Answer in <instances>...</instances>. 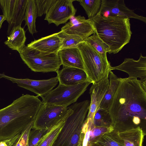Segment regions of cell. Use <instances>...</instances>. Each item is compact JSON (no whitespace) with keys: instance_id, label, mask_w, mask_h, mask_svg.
<instances>
[{"instance_id":"6da1fadb","label":"cell","mask_w":146,"mask_h":146,"mask_svg":"<svg viewBox=\"0 0 146 146\" xmlns=\"http://www.w3.org/2000/svg\"><path fill=\"white\" fill-rule=\"evenodd\" d=\"M108 109L114 129L138 125L146 119V84L137 78H119Z\"/></svg>"},{"instance_id":"7a4b0ae2","label":"cell","mask_w":146,"mask_h":146,"mask_svg":"<svg viewBox=\"0 0 146 146\" xmlns=\"http://www.w3.org/2000/svg\"><path fill=\"white\" fill-rule=\"evenodd\" d=\"M38 96L23 94L0 109V142L21 134L34 122L42 103Z\"/></svg>"},{"instance_id":"3957f363","label":"cell","mask_w":146,"mask_h":146,"mask_svg":"<svg viewBox=\"0 0 146 146\" xmlns=\"http://www.w3.org/2000/svg\"><path fill=\"white\" fill-rule=\"evenodd\" d=\"M88 19L99 37L108 46L109 53H117L129 42L132 33L129 19L120 16L104 17L97 14Z\"/></svg>"},{"instance_id":"277c9868","label":"cell","mask_w":146,"mask_h":146,"mask_svg":"<svg viewBox=\"0 0 146 146\" xmlns=\"http://www.w3.org/2000/svg\"><path fill=\"white\" fill-rule=\"evenodd\" d=\"M90 101L86 100L69 107L73 110L52 146H82L83 127L88 113Z\"/></svg>"},{"instance_id":"5b68a950","label":"cell","mask_w":146,"mask_h":146,"mask_svg":"<svg viewBox=\"0 0 146 146\" xmlns=\"http://www.w3.org/2000/svg\"><path fill=\"white\" fill-rule=\"evenodd\" d=\"M77 47L82 56L88 79L92 83L99 81L111 71L107 57L103 56L91 46L84 41Z\"/></svg>"},{"instance_id":"8992f818","label":"cell","mask_w":146,"mask_h":146,"mask_svg":"<svg viewBox=\"0 0 146 146\" xmlns=\"http://www.w3.org/2000/svg\"><path fill=\"white\" fill-rule=\"evenodd\" d=\"M18 51L24 63L35 72H57L62 65L58 54L41 51L25 45Z\"/></svg>"},{"instance_id":"52a82bcc","label":"cell","mask_w":146,"mask_h":146,"mask_svg":"<svg viewBox=\"0 0 146 146\" xmlns=\"http://www.w3.org/2000/svg\"><path fill=\"white\" fill-rule=\"evenodd\" d=\"M91 83L88 80L73 86L59 83L56 88L40 96L42 99V102L67 107L76 102Z\"/></svg>"},{"instance_id":"ba28073f","label":"cell","mask_w":146,"mask_h":146,"mask_svg":"<svg viewBox=\"0 0 146 146\" xmlns=\"http://www.w3.org/2000/svg\"><path fill=\"white\" fill-rule=\"evenodd\" d=\"M68 111V107L42 103L32 129H49L64 116Z\"/></svg>"},{"instance_id":"9c48e42d","label":"cell","mask_w":146,"mask_h":146,"mask_svg":"<svg viewBox=\"0 0 146 146\" xmlns=\"http://www.w3.org/2000/svg\"><path fill=\"white\" fill-rule=\"evenodd\" d=\"M73 0H55L46 13L44 20L49 24H54L57 26L66 23L74 16L77 10L73 4Z\"/></svg>"},{"instance_id":"30bf717a","label":"cell","mask_w":146,"mask_h":146,"mask_svg":"<svg viewBox=\"0 0 146 146\" xmlns=\"http://www.w3.org/2000/svg\"><path fill=\"white\" fill-rule=\"evenodd\" d=\"M4 78L17 84L19 86L30 91L39 96L44 95L52 90L59 82L57 76L49 79L33 80L17 78L0 73V78Z\"/></svg>"},{"instance_id":"8fae6325","label":"cell","mask_w":146,"mask_h":146,"mask_svg":"<svg viewBox=\"0 0 146 146\" xmlns=\"http://www.w3.org/2000/svg\"><path fill=\"white\" fill-rule=\"evenodd\" d=\"M98 14L104 17L120 16L129 19L134 18L146 23V18L135 13L127 7L123 0H102Z\"/></svg>"},{"instance_id":"7c38bea8","label":"cell","mask_w":146,"mask_h":146,"mask_svg":"<svg viewBox=\"0 0 146 146\" xmlns=\"http://www.w3.org/2000/svg\"><path fill=\"white\" fill-rule=\"evenodd\" d=\"M117 70L127 73L128 78L135 79L139 78L143 83L146 84V57L141 53L137 60L133 58H126L119 66H111L110 70Z\"/></svg>"},{"instance_id":"4fadbf2b","label":"cell","mask_w":146,"mask_h":146,"mask_svg":"<svg viewBox=\"0 0 146 146\" xmlns=\"http://www.w3.org/2000/svg\"><path fill=\"white\" fill-rule=\"evenodd\" d=\"M109 73L99 81L92 83L90 89L91 101L86 119H90L93 122L95 115L109 88Z\"/></svg>"},{"instance_id":"5bb4252c","label":"cell","mask_w":146,"mask_h":146,"mask_svg":"<svg viewBox=\"0 0 146 146\" xmlns=\"http://www.w3.org/2000/svg\"><path fill=\"white\" fill-rule=\"evenodd\" d=\"M61 30L67 34L79 36L84 40L94 33V28L90 19L79 15L72 17Z\"/></svg>"},{"instance_id":"9a60e30c","label":"cell","mask_w":146,"mask_h":146,"mask_svg":"<svg viewBox=\"0 0 146 146\" xmlns=\"http://www.w3.org/2000/svg\"><path fill=\"white\" fill-rule=\"evenodd\" d=\"M59 83L67 86H73L88 80L84 70L70 67H64L57 72Z\"/></svg>"},{"instance_id":"2e32d148","label":"cell","mask_w":146,"mask_h":146,"mask_svg":"<svg viewBox=\"0 0 146 146\" xmlns=\"http://www.w3.org/2000/svg\"><path fill=\"white\" fill-rule=\"evenodd\" d=\"M62 43V39L56 33L35 40L27 46L41 51L58 54L60 49Z\"/></svg>"},{"instance_id":"e0dca14e","label":"cell","mask_w":146,"mask_h":146,"mask_svg":"<svg viewBox=\"0 0 146 146\" xmlns=\"http://www.w3.org/2000/svg\"><path fill=\"white\" fill-rule=\"evenodd\" d=\"M64 67H70L84 70L82 56L77 48L60 49L58 53Z\"/></svg>"},{"instance_id":"ac0fdd59","label":"cell","mask_w":146,"mask_h":146,"mask_svg":"<svg viewBox=\"0 0 146 146\" xmlns=\"http://www.w3.org/2000/svg\"><path fill=\"white\" fill-rule=\"evenodd\" d=\"M66 114L54 124L48 130L35 146H52L69 116L72 113V110L68 107Z\"/></svg>"},{"instance_id":"d6986e66","label":"cell","mask_w":146,"mask_h":146,"mask_svg":"<svg viewBox=\"0 0 146 146\" xmlns=\"http://www.w3.org/2000/svg\"><path fill=\"white\" fill-rule=\"evenodd\" d=\"M119 133L124 146H143L145 133L140 126L119 131Z\"/></svg>"},{"instance_id":"ffe728a7","label":"cell","mask_w":146,"mask_h":146,"mask_svg":"<svg viewBox=\"0 0 146 146\" xmlns=\"http://www.w3.org/2000/svg\"><path fill=\"white\" fill-rule=\"evenodd\" d=\"M4 44L12 50L17 51L24 45L26 37L25 32L21 26L15 28Z\"/></svg>"},{"instance_id":"44dd1931","label":"cell","mask_w":146,"mask_h":146,"mask_svg":"<svg viewBox=\"0 0 146 146\" xmlns=\"http://www.w3.org/2000/svg\"><path fill=\"white\" fill-rule=\"evenodd\" d=\"M28 0H17V4L13 17L9 23L7 35H9L15 27H21L24 16Z\"/></svg>"},{"instance_id":"7402d4cb","label":"cell","mask_w":146,"mask_h":146,"mask_svg":"<svg viewBox=\"0 0 146 146\" xmlns=\"http://www.w3.org/2000/svg\"><path fill=\"white\" fill-rule=\"evenodd\" d=\"M109 85L108 89L103 98L100 108L108 110L119 84V78L111 71L109 74Z\"/></svg>"},{"instance_id":"603a6c76","label":"cell","mask_w":146,"mask_h":146,"mask_svg":"<svg viewBox=\"0 0 146 146\" xmlns=\"http://www.w3.org/2000/svg\"><path fill=\"white\" fill-rule=\"evenodd\" d=\"M37 10L35 0H28L24 16L25 25L32 35L36 33L35 25L36 20L37 17Z\"/></svg>"},{"instance_id":"cb8c5ba5","label":"cell","mask_w":146,"mask_h":146,"mask_svg":"<svg viewBox=\"0 0 146 146\" xmlns=\"http://www.w3.org/2000/svg\"><path fill=\"white\" fill-rule=\"evenodd\" d=\"M117 129L104 134L95 143L101 146H124L123 141Z\"/></svg>"},{"instance_id":"d4e9b609","label":"cell","mask_w":146,"mask_h":146,"mask_svg":"<svg viewBox=\"0 0 146 146\" xmlns=\"http://www.w3.org/2000/svg\"><path fill=\"white\" fill-rule=\"evenodd\" d=\"M84 41L94 47L103 56L107 57L106 54L109 52V47L99 37L95 30L94 33Z\"/></svg>"},{"instance_id":"484cf974","label":"cell","mask_w":146,"mask_h":146,"mask_svg":"<svg viewBox=\"0 0 146 146\" xmlns=\"http://www.w3.org/2000/svg\"><path fill=\"white\" fill-rule=\"evenodd\" d=\"M58 36L62 39L61 49L77 48L78 45L84 40L79 36L67 34L62 31L57 33Z\"/></svg>"},{"instance_id":"4316f807","label":"cell","mask_w":146,"mask_h":146,"mask_svg":"<svg viewBox=\"0 0 146 146\" xmlns=\"http://www.w3.org/2000/svg\"><path fill=\"white\" fill-rule=\"evenodd\" d=\"M80 5L84 9L88 19L94 17L98 13L101 6L102 0H79Z\"/></svg>"},{"instance_id":"83f0119b","label":"cell","mask_w":146,"mask_h":146,"mask_svg":"<svg viewBox=\"0 0 146 146\" xmlns=\"http://www.w3.org/2000/svg\"><path fill=\"white\" fill-rule=\"evenodd\" d=\"M93 123L96 126L109 127L112 125L108 110L99 108L95 115Z\"/></svg>"},{"instance_id":"f1b7e54d","label":"cell","mask_w":146,"mask_h":146,"mask_svg":"<svg viewBox=\"0 0 146 146\" xmlns=\"http://www.w3.org/2000/svg\"><path fill=\"white\" fill-rule=\"evenodd\" d=\"M114 129L112 125L109 127L96 126L92 123L87 145L90 144L95 143L104 134Z\"/></svg>"},{"instance_id":"f546056e","label":"cell","mask_w":146,"mask_h":146,"mask_svg":"<svg viewBox=\"0 0 146 146\" xmlns=\"http://www.w3.org/2000/svg\"><path fill=\"white\" fill-rule=\"evenodd\" d=\"M17 4V0H0V7L9 23L12 19Z\"/></svg>"},{"instance_id":"4dcf8cb0","label":"cell","mask_w":146,"mask_h":146,"mask_svg":"<svg viewBox=\"0 0 146 146\" xmlns=\"http://www.w3.org/2000/svg\"><path fill=\"white\" fill-rule=\"evenodd\" d=\"M49 129H32L29 136L28 146H35Z\"/></svg>"},{"instance_id":"1f68e13d","label":"cell","mask_w":146,"mask_h":146,"mask_svg":"<svg viewBox=\"0 0 146 146\" xmlns=\"http://www.w3.org/2000/svg\"><path fill=\"white\" fill-rule=\"evenodd\" d=\"M55 0H35L37 16L46 14Z\"/></svg>"},{"instance_id":"d6a6232c","label":"cell","mask_w":146,"mask_h":146,"mask_svg":"<svg viewBox=\"0 0 146 146\" xmlns=\"http://www.w3.org/2000/svg\"><path fill=\"white\" fill-rule=\"evenodd\" d=\"M34 122L31 123L20 134L17 141L14 146H28L29 136L32 129Z\"/></svg>"},{"instance_id":"836d02e7","label":"cell","mask_w":146,"mask_h":146,"mask_svg":"<svg viewBox=\"0 0 146 146\" xmlns=\"http://www.w3.org/2000/svg\"><path fill=\"white\" fill-rule=\"evenodd\" d=\"M20 134L9 139L0 142V146H14L17 141Z\"/></svg>"},{"instance_id":"e575fe53","label":"cell","mask_w":146,"mask_h":146,"mask_svg":"<svg viewBox=\"0 0 146 146\" xmlns=\"http://www.w3.org/2000/svg\"><path fill=\"white\" fill-rule=\"evenodd\" d=\"M5 20H6V19L5 16L3 15H0V29L2 27L3 23Z\"/></svg>"},{"instance_id":"d590c367","label":"cell","mask_w":146,"mask_h":146,"mask_svg":"<svg viewBox=\"0 0 146 146\" xmlns=\"http://www.w3.org/2000/svg\"><path fill=\"white\" fill-rule=\"evenodd\" d=\"M87 146H101L96 143H92L88 145Z\"/></svg>"}]
</instances>
